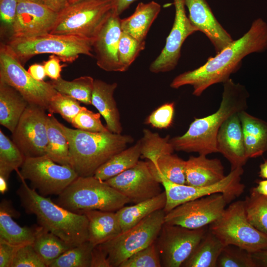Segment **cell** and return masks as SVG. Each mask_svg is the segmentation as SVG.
<instances>
[{"label":"cell","instance_id":"29","mask_svg":"<svg viewBox=\"0 0 267 267\" xmlns=\"http://www.w3.org/2000/svg\"><path fill=\"white\" fill-rule=\"evenodd\" d=\"M166 195L164 190L159 195L130 206H123L116 211L122 232L138 223L152 213L164 209Z\"/></svg>","mask_w":267,"mask_h":267},{"label":"cell","instance_id":"18","mask_svg":"<svg viewBox=\"0 0 267 267\" xmlns=\"http://www.w3.org/2000/svg\"><path fill=\"white\" fill-rule=\"evenodd\" d=\"M57 12L43 3L19 0L10 38L32 37L50 33Z\"/></svg>","mask_w":267,"mask_h":267},{"label":"cell","instance_id":"38","mask_svg":"<svg viewBox=\"0 0 267 267\" xmlns=\"http://www.w3.org/2000/svg\"><path fill=\"white\" fill-rule=\"evenodd\" d=\"M25 157L18 147L0 130V176L9 178L13 171H18Z\"/></svg>","mask_w":267,"mask_h":267},{"label":"cell","instance_id":"35","mask_svg":"<svg viewBox=\"0 0 267 267\" xmlns=\"http://www.w3.org/2000/svg\"><path fill=\"white\" fill-rule=\"evenodd\" d=\"M94 80L89 76H81L72 81L61 77L49 82L58 92L68 95L87 105L91 104Z\"/></svg>","mask_w":267,"mask_h":267},{"label":"cell","instance_id":"8","mask_svg":"<svg viewBox=\"0 0 267 267\" xmlns=\"http://www.w3.org/2000/svg\"><path fill=\"white\" fill-rule=\"evenodd\" d=\"M208 229L224 246L234 245L253 253L267 248V236L248 221L243 201L232 202Z\"/></svg>","mask_w":267,"mask_h":267},{"label":"cell","instance_id":"32","mask_svg":"<svg viewBox=\"0 0 267 267\" xmlns=\"http://www.w3.org/2000/svg\"><path fill=\"white\" fill-rule=\"evenodd\" d=\"M48 144L45 155L61 165H69V146L60 123L52 114L47 120Z\"/></svg>","mask_w":267,"mask_h":267},{"label":"cell","instance_id":"3","mask_svg":"<svg viewBox=\"0 0 267 267\" xmlns=\"http://www.w3.org/2000/svg\"><path fill=\"white\" fill-rule=\"evenodd\" d=\"M17 190L21 206L34 215L40 226L72 246L88 241V220L83 214L69 211L40 194L24 179Z\"/></svg>","mask_w":267,"mask_h":267},{"label":"cell","instance_id":"16","mask_svg":"<svg viewBox=\"0 0 267 267\" xmlns=\"http://www.w3.org/2000/svg\"><path fill=\"white\" fill-rule=\"evenodd\" d=\"M105 181L134 204L163 191L161 183L153 176L147 161L139 160L134 167Z\"/></svg>","mask_w":267,"mask_h":267},{"label":"cell","instance_id":"14","mask_svg":"<svg viewBox=\"0 0 267 267\" xmlns=\"http://www.w3.org/2000/svg\"><path fill=\"white\" fill-rule=\"evenodd\" d=\"M227 204L222 193L189 201L166 213L164 222L189 229L204 227L218 219Z\"/></svg>","mask_w":267,"mask_h":267},{"label":"cell","instance_id":"56","mask_svg":"<svg viewBox=\"0 0 267 267\" xmlns=\"http://www.w3.org/2000/svg\"><path fill=\"white\" fill-rule=\"evenodd\" d=\"M8 178L0 176V192L1 194H4L8 190Z\"/></svg>","mask_w":267,"mask_h":267},{"label":"cell","instance_id":"13","mask_svg":"<svg viewBox=\"0 0 267 267\" xmlns=\"http://www.w3.org/2000/svg\"><path fill=\"white\" fill-rule=\"evenodd\" d=\"M208 226L189 229L164 222L155 241L162 267H181L207 231Z\"/></svg>","mask_w":267,"mask_h":267},{"label":"cell","instance_id":"22","mask_svg":"<svg viewBox=\"0 0 267 267\" xmlns=\"http://www.w3.org/2000/svg\"><path fill=\"white\" fill-rule=\"evenodd\" d=\"M186 184L194 186L210 185L225 176L222 162L217 158L209 159L199 154L189 157L185 162Z\"/></svg>","mask_w":267,"mask_h":267},{"label":"cell","instance_id":"20","mask_svg":"<svg viewBox=\"0 0 267 267\" xmlns=\"http://www.w3.org/2000/svg\"><path fill=\"white\" fill-rule=\"evenodd\" d=\"M188 18L197 31L203 33L213 45L216 54L234 40L216 19L206 0H183Z\"/></svg>","mask_w":267,"mask_h":267},{"label":"cell","instance_id":"17","mask_svg":"<svg viewBox=\"0 0 267 267\" xmlns=\"http://www.w3.org/2000/svg\"><path fill=\"white\" fill-rule=\"evenodd\" d=\"M174 2L175 16L172 28L160 54L149 67V70L154 73L174 70L178 64L184 42L197 31L186 14L183 0H174Z\"/></svg>","mask_w":267,"mask_h":267},{"label":"cell","instance_id":"10","mask_svg":"<svg viewBox=\"0 0 267 267\" xmlns=\"http://www.w3.org/2000/svg\"><path fill=\"white\" fill-rule=\"evenodd\" d=\"M165 215L163 209L157 210L127 231L99 245L106 254L110 267H119L131 255L155 242Z\"/></svg>","mask_w":267,"mask_h":267},{"label":"cell","instance_id":"53","mask_svg":"<svg viewBox=\"0 0 267 267\" xmlns=\"http://www.w3.org/2000/svg\"><path fill=\"white\" fill-rule=\"evenodd\" d=\"M137 0H113V10L120 16L130 5Z\"/></svg>","mask_w":267,"mask_h":267},{"label":"cell","instance_id":"31","mask_svg":"<svg viewBox=\"0 0 267 267\" xmlns=\"http://www.w3.org/2000/svg\"><path fill=\"white\" fill-rule=\"evenodd\" d=\"M140 156L139 140L134 145L114 155L96 171L93 176L106 181L135 166Z\"/></svg>","mask_w":267,"mask_h":267},{"label":"cell","instance_id":"4","mask_svg":"<svg viewBox=\"0 0 267 267\" xmlns=\"http://www.w3.org/2000/svg\"><path fill=\"white\" fill-rule=\"evenodd\" d=\"M62 128L69 143L70 165L79 177L93 176L101 165L134 141L130 135L110 131L90 132L62 124Z\"/></svg>","mask_w":267,"mask_h":267},{"label":"cell","instance_id":"43","mask_svg":"<svg viewBox=\"0 0 267 267\" xmlns=\"http://www.w3.org/2000/svg\"><path fill=\"white\" fill-rule=\"evenodd\" d=\"M119 267H162L155 243L131 255Z\"/></svg>","mask_w":267,"mask_h":267},{"label":"cell","instance_id":"25","mask_svg":"<svg viewBox=\"0 0 267 267\" xmlns=\"http://www.w3.org/2000/svg\"><path fill=\"white\" fill-rule=\"evenodd\" d=\"M238 114L248 158L262 155L267 151V122L245 110L240 111Z\"/></svg>","mask_w":267,"mask_h":267},{"label":"cell","instance_id":"19","mask_svg":"<svg viewBox=\"0 0 267 267\" xmlns=\"http://www.w3.org/2000/svg\"><path fill=\"white\" fill-rule=\"evenodd\" d=\"M122 33L119 15L112 10L92 43L96 64L107 72H122L118 47Z\"/></svg>","mask_w":267,"mask_h":267},{"label":"cell","instance_id":"26","mask_svg":"<svg viewBox=\"0 0 267 267\" xmlns=\"http://www.w3.org/2000/svg\"><path fill=\"white\" fill-rule=\"evenodd\" d=\"M18 213L11 203L3 200L0 204V239L15 245L33 244L35 238L36 227L21 226L13 219Z\"/></svg>","mask_w":267,"mask_h":267},{"label":"cell","instance_id":"58","mask_svg":"<svg viewBox=\"0 0 267 267\" xmlns=\"http://www.w3.org/2000/svg\"><path fill=\"white\" fill-rule=\"evenodd\" d=\"M31 0L34 2L40 3H43V4H44V0Z\"/></svg>","mask_w":267,"mask_h":267},{"label":"cell","instance_id":"50","mask_svg":"<svg viewBox=\"0 0 267 267\" xmlns=\"http://www.w3.org/2000/svg\"><path fill=\"white\" fill-rule=\"evenodd\" d=\"M90 267H110L107 255L100 245L92 250Z\"/></svg>","mask_w":267,"mask_h":267},{"label":"cell","instance_id":"48","mask_svg":"<svg viewBox=\"0 0 267 267\" xmlns=\"http://www.w3.org/2000/svg\"><path fill=\"white\" fill-rule=\"evenodd\" d=\"M22 245H15L0 239V267H11L18 248Z\"/></svg>","mask_w":267,"mask_h":267},{"label":"cell","instance_id":"15","mask_svg":"<svg viewBox=\"0 0 267 267\" xmlns=\"http://www.w3.org/2000/svg\"><path fill=\"white\" fill-rule=\"evenodd\" d=\"M44 109L29 104L12 134V140L26 158L45 155L48 144Z\"/></svg>","mask_w":267,"mask_h":267},{"label":"cell","instance_id":"34","mask_svg":"<svg viewBox=\"0 0 267 267\" xmlns=\"http://www.w3.org/2000/svg\"><path fill=\"white\" fill-rule=\"evenodd\" d=\"M147 162L152 174L159 182L161 178H164L175 183L186 184V161L177 155L172 153L162 156L155 165Z\"/></svg>","mask_w":267,"mask_h":267},{"label":"cell","instance_id":"42","mask_svg":"<svg viewBox=\"0 0 267 267\" xmlns=\"http://www.w3.org/2000/svg\"><path fill=\"white\" fill-rule=\"evenodd\" d=\"M84 107L77 100L58 92L51 100L47 110L50 114H60L65 120L71 124Z\"/></svg>","mask_w":267,"mask_h":267},{"label":"cell","instance_id":"59","mask_svg":"<svg viewBox=\"0 0 267 267\" xmlns=\"http://www.w3.org/2000/svg\"><path fill=\"white\" fill-rule=\"evenodd\" d=\"M79 0H69L68 3H72L75 2H76Z\"/></svg>","mask_w":267,"mask_h":267},{"label":"cell","instance_id":"28","mask_svg":"<svg viewBox=\"0 0 267 267\" xmlns=\"http://www.w3.org/2000/svg\"><path fill=\"white\" fill-rule=\"evenodd\" d=\"M29 104L16 89L0 81V124L12 133Z\"/></svg>","mask_w":267,"mask_h":267},{"label":"cell","instance_id":"9","mask_svg":"<svg viewBox=\"0 0 267 267\" xmlns=\"http://www.w3.org/2000/svg\"><path fill=\"white\" fill-rule=\"evenodd\" d=\"M0 81L16 89L29 104L47 110L52 97L58 92L49 82L33 78L6 44L0 46Z\"/></svg>","mask_w":267,"mask_h":267},{"label":"cell","instance_id":"24","mask_svg":"<svg viewBox=\"0 0 267 267\" xmlns=\"http://www.w3.org/2000/svg\"><path fill=\"white\" fill-rule=\"evenodd\" d=\"M88 241L93 246L103 244L122 232L116 212L87 210Z\"/></svg>","mask_w":267,"mask_h":267},{"label":"cell","instance_id":"54","mask_svg":"<svg viewBox=\"0 0 267 267\" xmlns=\"http://www.w3.org/2000/svg\"><path fill=\"white\" fill-rule=\"evenodd\" d=\"M69 0H44V4L53 11L58 12L68 3Z\"/></svg>","mask_w":267,"mask_h":267},{"label":"cell","instance_id":"1","mask_svg":"<svg viewBox=\"0 0 267 267\" xmlns=\"http://www.w3.org/2000/svg\"><path fill=\"white\" fill-rule=\"evenodd\" d=\"M267 49V23L261 18L255 19L249 30L237 40H234L214 57L193 70L176 76L170 87L178 89L182 86L192 87V94L199 96L211 86L224 83L236 72L241 66L242 59L254 52Z\"/></svg>","mask_w":267,"mask_h":267},{"label":"cell","instance_id":"2","mask_svg":"<svg viewBox=\"0 0 267 267\" xmlns=\"http://www.w3.org/2000/svg\"><path fill=\"white\" fill-rule=\"evenodd\" d=\"M223 85L218 109L207 116L195 118L183 134L171 138L175 150L206 155L218 152L216 141L220 128L231 115L246 110L249 97L245 87L230 78Z\"/></svg>","mask_w":267,"mask_h":267},{"label":"cell","instance_id":"23","mask_svg":"<svg viewBox=\"0 0 267 267\" xmlns=\"http://www.w3.org/2000/svg\"><path fill=\"white\" fill-rule=\"evenodd\" d=\"M117 84H108L100 80L94 81L91 104L105 120L108 130L113 133L121 134L123 128L120 113L114 97Z\"/></svg>","mask_w":267,"mask_h":267},{"label":"cell","instance_id":"49","mask_svg":"<svg viewBox=\"0 0 267 267\" xmlns=\"http://www.w3.org/2000/svg\"><path fill=\"white\" fill-rule=\"evenodd\" d=\"M60 59L55 55L51 54L47 60L44 62V67L46 75L52 80L61 77L62 66L60 64Z\"/></svg>","mask_w":267,"mask_h":267},{"label":"cell","instance_id":"5","mask_svg":"<svg viewBox=\"0 0 267 267\" xmlns=\"http://www.w3.org/2000/svg\"><path fill=\"white\" fill-rule=\"evenodd\" d=\"M71 212L87 210L116 212L130 200L116 189L93 176H78L55 201Z\"/></svg>","mask_w":267,"mask_h":267},{"label":"cell","instance_id":"39","mask_svg":"<svg viewBox=\"0 0 267 267\" xmlns=\"http://www.w3.org/2000/svg\"><path fill=\"white\" fill-rule=\"evenodd\" d=\"M93 247L89 241L72 247L54 261L49 267H90Z\"/></svg>","mask_w":267,"mask_h":267},{"label":"cell","instance_id":"52","mask_svg":"<svg viewBox=\"0 0 267 267\" xmlns=\"http://www.w3.org/2000/svg\"><path fill=\"white\" fill-rule=\"evenodd\" d=\"M252 254L256 267H267V248Z\"/></svg>","mask_w":267,"mask_h":267},{"label":"cell","instance_id":"44","mask_svg":"<svg viewBox=\"0 0 267 267\" xmlns=\"http://www.w3.org/2000/svg\"><path fill=\"white\" fill-rule=\"evenodd\" d=\"M100 114L94 113L84 107L73 120L72 125L77 129L90 132H107L109 131L100 120Z\"/></svg>","mask_w":267,"mask_h":267},{"label":"cell","instance_id":"47","mask_svg":"<svg viewBox=\"0 0 267 267\" xmlns=\"http://www.w3.org/2000/svg\"><path fill=\"white\" fill-rule=\"evenodd\" d=\"M19 0H0V17L2 24L11 29L16 18Z\"/></svg>","mask_w":267,"mask_h":267},{"label":"cell","instance_id":"12","mask_svg":"<svg viewBox=\"0 0 267 267\" xmlns=\"http://www.w3.org/2000/svg\"><path fill=\"white\" fill-rule=\"evenodd\" d=\"M243 173V167L231 170L220 181L202 186L177 184L161 178L160 182L166 195V204L163 210L167 213L182 203L215 193L222 194L228 204L244 192L245 186L241 182Z\"/></svg>","mask_w":267,"mask_h":267},{"label":"cell","instance_id":"41","mask_svg":"<svg viewBox=\"0 0 267 267\" xmlns=\"http://www.w3.org/2000/svg\"><path fill=\"white\" fill-rule=\"evenodd\" d=\"M145 47V41H139L129 34L122 32L118 47L119 59L122 72L129 69Z\"/></svg>","mask_w":267,"mask_h":267},{"label":"cell","instance_id":"40","mask_svg":"<svg viewBox=\"0 0 267 267\" xmlns=\"http://www.w3.org/2000/svg\"><path fill=\"white\" fill-rule=\"evenodd\" d=\"M216 267H256L252 253L234 245L224 246Z\"/></svg>","mask_w":267,"mask_h":267},{"label":"cell","instance_id":"6","mask_svg":"<svg viewBox=\"0 0 267 267\" xmlns=\"http://www.w3.org/2000/svg\"><path fill=\"white\" fill-rule=\"evenodd\" d=\"M92 40L83 37L51 34L22 37L10 38L6 44L24 65L33 56L51 54L63 62L72 63L81 54L94 56Z\"/></svg>","mask_w":267,"mask_h":267},{"label":"cell","instance_id":"46","mask_svg":"<svg viewBox=\"0 0 267 267\" xmlns=\"http://www.w3.org/2000/svg\"><path fill=\"white\" fill-rule=\"evenodd\" d=\"M174 113V102L164 103L154 110L148 116L145 123L155 128L168 129L173 123Z\"/></svg>","mask_w":267,"mask_h":267},{"label":"cell","instance_id":"33","mask_svg":"<svg viewBox=\"0 0 267 267\" xmlns=\"http://www.w3.org/2000/svg\"><path fill=\"white\" fill-rule=\"evenodd\" d=\"M33 246L47 267L72 247L41 226L36 227Z\"/></svg>","mask_w":267,"mask_h":267},{"label":"cell","instance_id":"45","mask_svg":"<svg viewBox=\"0 0 267 267\" xmlns=\"http://www.w3.org/2000/svg\"><path fill=\"white\" fill-rule=\"evenodd\" d=\"M11 267H47L32 244L21 246L17 250Z\"/></svg>","mask_w":267,"mask_h":267},{"label":"cell","instance_id":"27","mask_svg":"<svg viewBox=\"0 0 267 267\" xmlns=\"http://www.w3.org/2000/svg\"><path fill=\"white\" fill-rule=\"evenodd\" d=\"M161 8V5L154 1L148 3H139L131 16L121 19L122 32L129 34L139 41H144Z\"/></svg>","mask_w":267,"mask_h":267},{"label":"cell","instance_id":"36","mask_svg":"<svg viewBox=\"0 0 267 267\" xmlns=\"http://www.w3.org/2000/svg\"><path fill=\"white\" fill-rule=\"evenodd\" d=\"M170 136L161 137L157 133L148 129L143 130V136L139 140L141 156L148 161L155 165L159 157L173 153L175 149L170 142Z\"/></svg>","mask_w":267,"mask_h":267},{"label":"cell","instance_id":"11","mask_svg":"<svg viewBox=\"0 0 267 267\" xmlns=\"http://www.w3.org/2000/svg\"><path fill=\"white\" fill-rule=\"evenodd\" d=\"M20 169L19 178L30 181V187L45 197L59 195L78 177L70 165L56 163L45 155L26 158Z\"/></svg>","mask_w":267,"mask_h":267},{"label":"cell","instance_id":"57","mask_svg":"<svg viewBox=\"0 0 267 267\" xmlns=\"http://www.w3.org/2000/svg\"><path fill=\"white\" fill-rule=\"evenodd\" d=\"M259 176L263 178L267 179V160L260 165Z\"/></svg>","mask_w":267,"mask_h":267},{"label":"cell","instance_id":"51","mask_svg":"<svg viewBox=\"0 0 267 267\" xmlns=\"http://www.w3.org/2000/svg\"><path fill=\"white\" fill-rule=\"evenodd\" d=\"M27 71L33 78L39 81H43L46 76L44 65L40 64L31 65Z\"/></svg>","mask_w":267,"mask_h":267},{"label":"cell","instance_id":"7","mask_svg":"<svg viewBox=\"0 0 267 267\" xmlns=\"http://www.w3.org/2000/svg\"><path fill=\"white\" fill-rule=\"evenodd\" d=\"M113 0H79L57 12L50 33L76 36L92 41L110 16Z\"/></svg>","mask_w":267,"mask_h":267},{"label":"cell","instance_id":"21","mask_svg":"<svg viewBox=\"0 0 267 267\" xmlns=\"http://www.w3.org/2000/svg\"><path fill=\"white\" fill-rule=\"evenodd\" d=\"M239 113L232 114L223 123L217 137L218 152L221 153L230 163L231 170L243 167L249 159L246 152Z\"/></svg>","mask_w":267,"mask_h":267},{"label":"cell","instance_id":"55","mask_svg":"<svg viewBox=\"0 0 267 267\" xmlns=\"http://www.w3.org/2000/svg\"><path fill=\"white\" fill-rule=\"evenodd\" d=\"M257 183L253 189L259 194L267 196V179L258 180Z\"/></svg>","mask_w":267,"mask_h":267},{"label":"cell","instance_id":"37","mask_svg":"<svg viewBox=\"0 0 267 267\" xmlns=\"http://www.w3.org/2000/svg\"><path fill=\"white\" fill-rule=\"evenodd\" d=\"M244 203L248 221L267 236V196L259 194L252 188Z\"/></svg>","mask_w":267,"mask_h":267},{"label":"cell","instance_id":"30","mask_svg":"<svg viewBox=\"0 0 267 267\" xmlns=\"http://www.w3.org/2000/svg\"><path fill=\"white\" fill-rule=\"evenodd\" d=\"M224 247L209 229L182 267H216L218 259Z\"/></svg>","mask_w":267,"mask_h":267}]
</instances>
